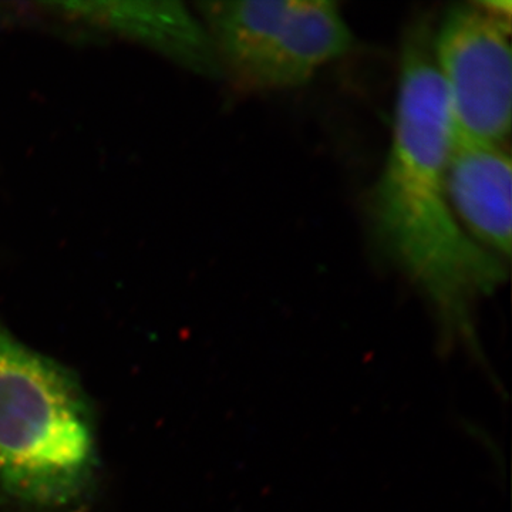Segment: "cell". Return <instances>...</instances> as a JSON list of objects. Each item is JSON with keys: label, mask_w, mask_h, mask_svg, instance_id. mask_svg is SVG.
I'll list each match as a JSON object with an SVG mask.
<instances>
[{"label": "cell", "mask_w": 512, "mask_h": 512, "mask_svg": "<svg viewBox=\"0 0 512 512\" xmlns=\"http://www.w3.org/2000/svg\"><path fill=\"white\" fill-rule=\"evenodd\" d=\"M511 157L503 146L451 134L447 188L458 221L481 247L511 256Z\"/></svg>", "instance_id": "cell-6"}, {"label": "cell", "mask_w": 512, "mask_h": 512, "mask_svg": "<svg viewBox=\"0 0 512 512\" xmlns=\"http://www.w3.org/2000/svg\"><path fill=\"white\" fill-rule=\"evenodd\" d=\"M97 468L96 423L79 380L0 320V487L62 510L90 493Z\"/></svg>", "instance_id": "cell-2"}, {"label": "cell", "mask_w": 512, "mask_h": 512, "mask_svg": "<svg viewBox=\"0 0 512 512\" xmlns=\"http://www.w3.org/2000/svg\"><path fill=\"white\" fill-rule=\"evenodd\" d=\"M512 5L457 3L433 36L454 136L503 146L511 133Z\"/></svg>", "instance_id": "cell-4"}, {"label": "cell", "mask_w": 512, "mask_h": 512, "mask_svg": "<svg viewBox=\"0 0 512 512\" xmlns=\"http://www.w3.org/2000/svg\"><path fill=\"white\" fill-rule=\"evenodd\" d=\"M46 6L73 22L156 50L192 72L222 74L207 28L183 3L56 2Z\"/></svg>", "instance_id": "cell-5"}, {"label": "cell", "mask_w": 512, "mask_h": 512, "mask_svg": "<svg viewBox=\"0 0 512 512\" xmlns=\"http://www.w3.org/2000/svg\"><path fill=\"white\" fill-rule=\"evenodd\" d=\"M222 72L244 92L306 84L353 45L338 3L328 0H235L212 26Z\"/></svg>", "instance_id": "cell-3"}, {"label": "cell", "mask_w": 512, "mask_h": 512, "mask_svg": "<svg viewBox=\"0 0 512 512\" xmlns=\"http://www.w3.org/2000/svg\"><path fill=\"white\" fill-rule=\"evenodd\" d=\"M433 36L419 22L403 45L392 146L372 197L380 247L440 312L468 328L471 303L503 284V259L458 221L447 188L450 109L433 55Z\"/></svg>", "instance_id": "cell-1"}]
</instances>
